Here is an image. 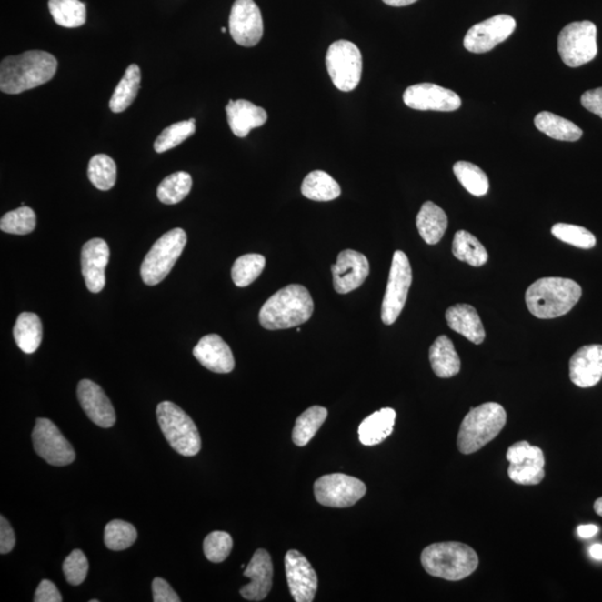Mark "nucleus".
<instances>
[{
	"label": "nucleus",
	"mask_w": 602,
	"mask_h": 602,
	"mask_svg": "<svg viewBox=\"0 0 602 602\" xmlns=\"http://www.w3.org/2000/svg\"><path fill=\"white\" fill-rule=\"evenodd\" d=\"M57 59L47 52L28 51L4 58L0 64V90L21 94L44 85L55 76Z\"/></svg>",
	"instance_id": "nucleus-1"
},
{
	"label": "nucleus",
	"mask_w": 602,
	"mask_h": 602,
	"mask_svg": "<svg viewBox=\"0 0 602 602\" xmlns=\"http://www.w3.org/2000/svg\"><path fill=\"white\" fill-rule=\"evenodd\" d=\"M313 313L314 301L307 288L289 285L266 301L259 320L265 329H289L308 322Z\"/></svg>",
	"instance_id": "nucleus-2"
},
{
	"label": "nucleus",
	"mask_w": 602,
	"mask_h": 602,
	"mask_svg": "<svg viewBox=\"0 0 602 602\" xmlns=\"http://www.w3.org/2000/svg\"><path fill=\"white\" fill-rule=\"evenodd\" d=\"M579 284L571 279L547 277L535 281L526 293L530 313L540 319L561 317L581 298Z\"/></svg>",
	"instance_id": "nucleus-3"
},
{
	"label": "nucleus",
	"mask_w": 602,
	"mask_h": 602,
	"mask_svg": "<svg viewBox=\"0 0 602 602\" xmlns=\"http://www.w3.org/2000/svg\"><path fill=\"white\" fill-rule=\"evenodd\" d=\"M421 562L428 575L448 581L467 578L477 570V552L461 542H440L423 550Z\"/></svg>",
	"instance_id": "nucleus-4"
},
{
	"label": "nucleus",
	"mask_w": 602,
	"mask_h": 602,
	"mask_svg": "<svg viewBox=\"0 0 602 602\" xmlns=\"http://www.w3.org/2000/svg\"><path fill=\"white\" fill-rule=\"evenodd\" d=\"M507 412L500 404L488 402L471 408L464 417L457 436V447L463 454L480 451L505 428Z\"/></svg>",
	"instance_id": "nucleus-5"
},
{
	"label": "nucleus",
	"mask_w": 602,
	"mask_h": 602,
	"mask_svg": "<svg viewBox=\"0 0 602 602\" xmlns=\"http://www.w3.org/2000/svg\"><path fill=\"white\" fill-rule=\"evenodd\" d=\"M156 416L163 436L175 451L184 457H195L200 452V433L184 409L175 403L162 402L156 407Z\"/></svg>",
	"instance_id": "nucleus-6"
},
{
	"label": "nucleus",
	"mask_w": 602,
	"mask_h": 602,
	"mask_svg": "<svg viewBox=\"0 0 602 602\" xmlns=\"http://www.w3.org/2000/svg\"><path fill=\"white\" fill-rule=\"evenodd\" d=\"M184 229L176 228L163 235L145 256L141 266V277L147 286L160 284L174 268L186 245Z\"/></svg>",
	"instance_id": "nucleus-7"
},
{
	"label": "nucleus",
	"mask_w": 602,
	"mask_h": 602,
	"mask_svg": "<svg viewBox=\"0 0 602 602\" xmlns=\"http://www.w3.org/2000/svg\"><path fill=\"white\" fill-rule=\"evenodd\" d=\"M557 51L569 67H580L594 61L598 54L597 27L589 21L567 25L557 37Z\"/></svg>",
	"instance_id": "nucleus-8"
},
{
	"label": "nucleus",
	"mask_w": 602,
	"mask_h": 602,
	"mask_svg": "<svg viewBox=\"0 0 602 602\" xmlns=\"http://www.w3.org/2000/svg\"><path fill=\"white\" fill-rule=\"evenodd\" d=\"M326 65L334 85L339 91L350 92L358 86L363 73V56L354 43H333L326 55Z\"/></svg>",
	"instance_id": "nucleus-9"
},
{
	"label": "nucleus",
	"mask_w": 602,
	"mask_h": 602,
	"mask_svg": "<svg viewBox=\"0 0 602 602\" xmlns=\"http://www.w3.org/2000/svg\"><path fill=\"white\" fill-rule=\"evenodd\" d=\"M412 279V268L407 256L401 250L395 251L382 305V320L385 325H393L398 319L406 304Z\"/></svg>",
	"instance_id": "nucleus-10"
},
{
	"label": "nucleus",
	"mask_w": 602,
	"mask_h": 602,
	"mask_svg": "<svg viewBox=\"0 0 602 602\" xmlns=\"http://www.w3.org/2000/svg\"><path fill=\"white\" fill-rule=\"evenodd\" d=\"M316 500L329 507H349L366 495V486L357 477L333 473L315 482Z\"/></svg>",
	"instance_id": "nucleus-11"
},
{
	"label": "nucleus",
	"mask_w": 602,
	"mask_h": 602,
	"mask_svg": "<svg viewBox=\"0 0 602 602\" xmlns=\"http://www.w3.org/2000/svg\"><path fill=\"white\" fill-rule=\"evenodd\" d=\"M507 460L510 462L507 475L517 485L537 486L544 481L546 460L540 447L527 441L517 442L507 450Z\"/></svg>",
	"instance_id": "nucleus-12"
},
{
	"label": "nucleus",
	"mask_w": 602,
	"mask_h": 602,
	"mask_svg": "<svg viewBox=\"0 0 602 602\" xmlns=\"http://www.w3.org/2000/svg\"><path fill=\"white\" fill-rule=\"evenodd\" d=\"M32 438L35 452L51 466L66 467L75 461L72 444L49 419H37Z\"/></svg>",
	"instance_id": "nucleus-13"
},
{
	"label": "nucleus",
	"mask_w": 602,
	"mask_h": 602,
	"mask_svg": "<svg viewBox=\"0 0 602 602\" xmlns=\"http://www.w3.org/2000/svg\"><path fill=\"white\" fill-rule=\"evenodd\" d=\"M516 27L515 18L509 15H497L468 29L464 37V47L475 54L490 52L498 44L507 41L515 32Z\"/></svg>",
	"instance_id": "nucleus-14"
},
{
	"label": "nucleus",
	"mask_w": 602,
	"mask_h": 602,
	"mask_svg": "<svg viewBox=\"0 0 602 602\" xmlns=\"http://www.w3.org/2000/svg\"><path fill=\"white\" fill-rule=\"evenodd\" d=\"M229 31L236 44L254 47L264 35V21L254 0H236L231 8Z\"/></svg>",
	"instance_id": "nucleus-15"
},
{
	"label": "nucleus",
	"mask_w": 602,
	"mask_h": 602,
	"mask_svg": "<svg viewBox=\"0 0 602 602\" xmlns=\"http://www.w3.org/2000/svg\"><path fill=\"white\" fill-rule=\"evenodd\" d=\"M403 100L406 106L417 111L452 112L458 110L462 105L456 92L431 83L409 86L404 93Z\"/></svg>",
	"instance_id": "nucleus-16"
},
{
	"label": "nucleus",
	"mask_w": 602,
	"mask_h": 602,
	"mask_svg": "<svg viewBox=\"0 0 602 602\" xmlns=\"http://www.w3.org/2000/svg\"><path fill=\"white\" fill-rule=\"evenodd\" d=\"M285 569L294 600L314 601L318 589V577L307 557L297 550H289L285 557Z\"/></svg>",
	"instance_id": "nucleus-17"
},
{
	"label": "nucleus",
	"mask_w": 602,
	"mask_h": 602,
	"mask_svg": "<svg viewBox=\"0 0 602 602\" xmlns=\"http://www.w3.org/2000/svg\"><path fill=\"white\" fill-rule=\"evenodd\" d=\"M334 288L338 294H349L364 284L369 275V263L363 254L344 250L332 266Z\"/></svg>",
	"instance_id": "nucleus-18"
},
{
	"label": "nucleus",
	"mask_w": 602,
	"mask_h": 602,
	"mask_svg": "<svg viewBox=\"0 0 602 602\" xmlns=\"http://www.w3.org/2000/svg\"><path fill=\"white\" fill-rule=\"evenodd\" d=\"M77 397L83 411L97 426L110 428L115 426L116 416L110 398L101 386L90 379L78 383Z\"/></svg>",
	"instance_id": "nucleus-19"
},
{
	"label": "nucleus",
	"mask_w": 602,
	"mask_h": 602,
	"mask_svg": "<svg viewBox=\"0 0 602 602\" xmlns=\"http://www.w3.org/2000/svg\"><path fill=\"white\" fill-rule=\"evenodd\" d=\"M108 260H110V248L106 241L94 238L83 246L82 274L91 293H101L105 287V268Z\"/></svg>",
	"instance_id": "nucleus-20"
},
{
	"label": "nucleus",
	"mask_w": 602,
	"mask_h": 602,
	"mask_svg": "<svg viewBox=\"0 0 602 602\" xmlns=\"http://www.w3.org/2000/svg\"><path fill=\"white\" fill-rule=\"evenodd\" d=\"M244 576L251 581L248 585L241 587L240 595L249 601L264 600L273 588L274 579L273 560L268 551L256 550L253 559L246 566Z\"/></svg>",
	"instance_id": "nucleus-21"
},
{
	"label": "nucleus",
	"mask_w": 602,
	"mask_h": 602,
	"mask_svg": "<svg viewBox=\"0 0 602 602\" xmlns=\"http://www.w3.org/2000/svg\"><path fill=\"white\" fill-rule=\"evenodd\" d=\"M571 382L581 388H589L602 378V345H587L577 350L569 363Z\"/></svg>",
	"instance_id": "nucleus-22"
},
{
	"label": "nucleus",
	"mask_w": 602,
	"mask_h": 602,
	"mask_svg": "<svg viewBox=\"0 0 602 602\" xmlns=\"http://www.w3.org/2000/svg\"><path fill=\"white\" fill-rule=\"evenodd\" d=\"M194 356L202 366L214 373L226 374L235 368L234 354L219 335L210 334L202 337L194 349Z\"/></svg>",
	"instance_id": "nucleus-23"
},
{
	"label": "nucleus",
	"mask_w": 602,
	"mask_h": 602,
	"mask_svg": "<svg viewBox=\"0 0 602 602\" xmlns=\"http://www.w3.org/2000/svg\"><path fill=\"white\" fill-rule=\"evenodd\" d=\"M226 111L231 131L238 137H246L251 130L263 126L268 120L263 107L246 100H230Z\"/></svg>",
	"instance_id": "nucleus-24"
},
{
	"label": "nucleus",
	"mask_w": 602,
	"mask_h": 602,
	"mask_svg": "<svg viewBox=\"0 0 602 602\" xmlns=\"http://www.w3.org/2000/svg\"><path fill=\"white\" fill-rule=\"evenodd\" d=\"M446 322L450 328L473 344L485 342L486 330L475 307L467 304H457L446 310Z\"/></svg>",
	"instance_id": "nucleus-25"
},
{
	"label": "nucleus",
	"mask_w": 602,
	"mask_h": 602,
	"mask_svg": "<svg viewBox=\"0 0 602 602\" xmlns=\"http://www.w3.org/2000/svg\"><path fill=\"white\" fill-rule=\"evenodd\" d=\"M396 412L393 408H382L365 418L358 428L359 441L365 446L381 444L393 433Z\"/></svg>",
	"instance_id": "nucleus-26"
},
{
	"label": "nucleus",
	"mask_w": 602,
	"mask_h": 602,
	"mask_svg": "<svg viewBox=\"0 0 602 602\" xmlns=\"http://www.w3.org/2000/svg\"><path fill=\"white\" fill-rule=\"evenodd\" d=\"M429 362L433 372L441 378H451L460 372L461 359L452 340L442 335L429 348Z\"/></svg>",
	"instance_id": "nucleus-27"
},
{
	"label": "nucleus",
	"mask_w": 602,
	"mask_h": 602,
	"mask_svg": "<svg viewBox=\"0 0 602 602\" xmlns=\"http://www.w3.org/2000/svg\"><path fill=\"white\" fill-rule=\"evenodd\" d=\"M447 216L440 206L431 201L422 206L416 216V226L427 245L440 243L447 229Z\"/></svg>",
	"instance_id": "nucleus-28"
},
{
	"label": "nucleus",
	"mask_w": 602,
	"mask_h": 602,
	"mask_svg": "<svg viewBox=\"0 0 602 602\" xmlns=\"http://www.w3.org/2000/svg\"><path fill=\"white\" fill-rule=\"evenodd\" d=\"M535 125L537 130L557 141L576 142L582 136L581 128L574 122L551 112H540L535 118Z\"/></svg>",
	"instance_id": "nucleus-29"
},
{
	"label": "nucleus",
	"mask_w": 602,
	"mask_h": 602,
	"mask_svg": "<svg viewBox=\"0 0 602 602\" xmlns=\"http://www.w3.org/2000/svg\"><path fill=\"white\" fill-rule=\"evenodd\" d=\"M13 334L15 342L24 353H35L43 338L41 318L34 313H22L14 326Z\"/></svg>",
	"instance_id": "nucleus-30"
},
{
	"label": "nucleus",
	"mask_w": 602,
	"mask_h": 602,
	"mask_svg": "<svg viewBox=\"0 0 602 602\" xmlns=\"http://www.w3.org/2000/svg\"><path fill=\"white\" fill-rule=\"evenodd\" d=\"M301 194L313 201H332L342 194L336 180L324 171H313L305 177Z\"/></svg>",
	"instance_id": "nucleus-31"
},
{
	"label": "nucleus",
	"mask_w": 602,
	"mask_h": 602,
	"mask_svg": "<svg viewBox=\"0 0 602 602\" xmlns=\"http://www.w3.org/2000/svg\"><path fill=\"white\" fill-rule=\"evenodd\" d=\"M141 83V70L136 64L126 68L125 76H123L120 83L113 92L110 101V108L112 112L122 113L130 107L132 103L135 102L137 93L140 90Z\"/></svg>",
	"instance_id": "nucleus-32"
},
{
	"label": "nucleus",
	"mask_w": 602,
	"mask_h": 602,
	"mask_svg": "<svg viewBox=\"0 0 602 602\" xmlns=\"http://www.w3.org/2000/svg\"><path fill=\"white\" fill-rule=\"evenodd\" d=\"M452 253L457 259L472 266H481L488 259L485 246L466 230L457 231L454 236Z\"/></svg>",
	"instance_id": "nucleus-33"
},
{
	"label": "nucleus",
	"mask_w": 602,
	"mask_h": 602,
	"mask_svg": "<svg viewBox=\"0 0 602 602\" xmlns=\"http://www.w3.org/2000/svg\"><path fill=\"white\" fill-rule=\"evenodd\" d=\"M48 8L59 26L77 28L86 22V6L81 0H49Z\"/></svg>",
	"instance_id": "nucleus-34"
},
{
	"label": "nucleus",
	"mask_w": 602,
	"mask_h": 602,
	"mask_svg": "<svg viewBox=\"0 0 602 602\" xmlns=\"http://www.w3.org/2000/svg\"><path fill=\"white\" fill-rule=\"evenodd\" d=\"M328 411L322 406H312L301 414L296 421L293 441L297 446H306L327 419Z\"/></svg>",
	"instance_id": "nucleus-35"
},
{
	"label": "nucleus",
	"mask_w": 602,
	"mask_h": 602,
	"mask_svg": "<svg viewBox=\"0 0 602 602\" xmlns=\"http://www.w3.org/2000/svg\"><path fill=\"white\" fill-rule=\"evenodd\" d=\"M192 189V177L180 171L166 176L157 187V197L166 205H176L186 199Z\"/></svg>",
	"instance_id": "nucleus-36"
},
{
	"label": "nucleus",
	"mask_w": 602,
	"mask_h": 602,
	"mask_svg": "<svg viewBox=\"0 0 602 602\" xmlns=\"http://www.w3.org/2000/svg\"><path fill=\"white\" fill-rule=\"evenodd\" d=\"M454 175L460 181V184L476 196H483L487 194L488 184L486 172L473 163L467 161H458L453 166Z\"/></svg>",
	"instance_id": "nucleus-37"
},
{
	"label": "nucleus",
	"mask_w": 602,
	"mask_h": 602,
	"mask_svg": "<svg viewBox=\"0 0 602 602\" xmlns=\"http://www.w3.org/2000/svg\"><path fill=\"white\" fill-rule=\"evenodd\" d=\"M266 266L264 256L248 254L235 261L231 269V277L236 287H246L254 283L263 273Z\"/></svg>",
	"instance_id": "nucleus-38"
},
{
	"label": "nucleus",
	"mask_w": 602,
	"mask_h": 602,
	"mask_svg": "<svg viewBox=\"0 0 602 602\" xmlns=\"http://www.w3.org/2000/svg\"><path fill=\"white\" fill-rule=\"evenodd\" d=\"M116 172L115 160L106 155L94 156L88 163V179L101 191L111 190L115 186Z\"/></svg>",
	"instance_id": "nucleus-39"
},
{
	"label": "nucleus",
	"mask_w": 602,
	"mask_h": 602,
	"mask_svg": "<svg viewBox=\"0 0 602 602\" xmlns=\"http://www.w3.org/2000/svg\"><path fill=\"white\" fill-rule=\"evenodd\" d=\"M196 133V120L181 121L165 128L156 137L155 150L163 153L175 149Z\"/></svg>",
	"instance_id": "nucleus-40"
},
{
	"label": "nucleus",
	"mask_w": 602,
	"mask_h": 602,
	"mask_svg": "<svg viewBox=\"0 0 602 602\" xmlns=\"http://www.w3.org/2000/svg\"><path fill=\"white\" fill-rule=\"evenodd\" d=\"M137 531L131 523L122 520H113L107 523L105 531V542L108 549L122 551L135 544Z\"/></svg>",
	"instance_id": "nucleus-41"
},
{
	"label": "nucleus",
	"mask_w": 602,
	"mask_h": 602,
	"mask_svg": "<svg viewBox=\"0 0 602 602\" xmlns=\"http://www.w3.org/2000/svg\"><path fill=\"white\" fill-rule=\"evenodd\" d=\"M36 215L33 209L22 206L21 208L8 212L0 220V229L12 235H28L35 229Z\"/></svg>",
	"instance_id": "nucleus-42"
},
{
	"label": "nucleus",
	"mask_w": 602,
	"mask_h": 602,
	"mask_svg": "<svg viewBox=\"0 0 602 602\" xmlns=\"http://www.w3.org/2000/svg\"><path fill=\"white\" fill-rule=\"evenodd\" d=\"M551 234L557 239L564 241L566 244L577 246L581 249H591L596 246V236L592 232L584 228V226L557 224L552 226Z\"/></svg>",
	"instance_id": "nucleus-43"
},
{
	"label": "nucleus",
	"mask_w": 602,
	"mask_h": 602,
	"mask_svg": "<svg viewBox=\"0 0 602 602\" xmlns=\"http://www.w3.org/2000/svg\"><path fill=\"white\" fill-rule=\"evenodd\" d=\"M234 541L229 533L214 531L206 536L204 542V551L206 559L214 564H220L229 557Z\"/></svg>",
	"instance_id": "nucleus-44"
},
{
	"label": "nucleus",
	"mask_w": 602,
	"mask_h": 602,
	"mask_svg": "<svg viewBox=\"0 0 602 602\" xmlns=\"http://www.w3.org/2000/svg\"><path fill=\"white\" fill-rule=\"evenodd\" d=\"M63 572L68 584L80 586L86 579L88 561L81 550H74L63 564Z\"/></svg>",
	"instance_id": "nucleus-45"
},
{
	"label": "nucleus",
	"mask_w": 602,
	"mask_h": 602,
	"mask_svg": "<svg viewBox=\"0 0 602 602\" xmlns=\"http://www.w3.org/2000/svg\"><path fill=\"white\" fill-rule=\"evenodd\" d=\"M153 601L155 602H180V597L172 589L165 579L156 578L152 584Z\"/></svg>",
	"instance_id": "nucleus-46"
},
{
	"label": "nucleus",
	"mask_w": 602,
	"mask_h": 602,
	"mask_svg": "<svg viewBox=\"0 0 602 602\" xmlns=\"http://www.w3.org/2000/svg\"><path fill=\"white\" fill-rule=\"evenodd\" d=\"M35 602H62L61 592L58 591L55 584L52 581L43 580L39 584L38 588L34 596Z\"/></svg>",
	"instance_id": "nucleus-47"
},
{
	"label": "nucleus",
	"mask_w": 602,
	"mask_h": 602,
	"mask_svg": "<svg viewBox=\"0 0 602 602\" xmlns=\"http://www.w3.org/2000/svg\"><path fill=\"white\" fill-rule=\"evenodd\" d=\"M16 539H15V532L5 517H0V554L7 555L14 549Z\"/></svg>",
	"instance_id": "nucleus-48"
},
{
	"label": "nucleus",
	"mask_w": 602,
	"mask_h": 602,
	"mask_svg": "<svg viewBox=\"0 0 602 602\" xmlns=\"http://www.w3.org/2000/svg\"><path fill=\"white\" fill-rule=\"evenodd\" d=\"M581 105L586 110L602 118V87L582 94Z\"/></svg>",
	"instance_id": "nucleus-49"
},
{
	"label": "nucleus",
	"mask_w": 602,
	"mask_h": 602,
	"mask_svg": "<svg viewBox=\"0 0 602 602\" xmlns=\"http://www.w3.org/2000/svg\"><path fill=\"white\" fill-rule=\"evenodd\" d=\"M598 532L599 527L595 525H586L578 527V535L584 537V539H589V537H595Z\"/></svg>",
	"instance_id": "nucleus-50"
},
{
	"label": "nucleus",
	"mask_w": 602,
	"mask_h": 602,
	"mask_svg": "<svg viewBox=\"0 0 602 602\" xmlns=\"http://www.w3.org/2000/svg\"><path fill=\"white\" fill-rule=\"evenodd\" d=\"M383 2L392 7H406L416 3L417 0H383Z\"/></svg>",
	"instance_id": "nucleus-51"
},
{
	"label": "nucleus",
	"mask_w": 602,
	"mask_h": 602,
	"mask_svg": "<svg viewBox=\"0 0 602 602\" xmlns=\"http://www.w3.org/2000/svg\"><path fill=\"white\" fill-rule=\"evenodd\" d=\"M589 554L595 560H602V545H592L589 549Z\"/></svg>",
	"instance_id": "nucleus-52"
},
{
	"label": "nucleus",
	"mask_w": 602,
	"mask_h": 602,
	"mask_svg": "<svg viewBox=\"0 0 602 602\" xmlns=\"http://www.w3.org/2000/svg\"><path fill=\"white\" fill-rule=\"evenodd\" d=\"M594 509L597 515L602 517V497L599 498H597L595 505H594Z\"/></svg>",
	"instance_id": "nucleus-53"
},
{
	"label": "nucleus",
	"mask_w": 602,
	"mask_h": 602,
	"mask_svg": "<svg viewBox=\"0 0 602 602\" xmlns=\"http://www.w3.org/2000/svg\"><path fill=\"white\" fill-rule=\"evenodd\" d=\"M221 32L224 33V34L226 33V27H222Z\"/></svg>",
	"instance_id": "nucleus-54"
},
{
	"label": "nucleus",
	"mask_w": 602,
	"mask_h": 602,
	"mask_svg": "<svg viewBox=\"0 0 602 602\" xmlns=\"http://www.w3.org/2000/svg\"><path fill=\"white\" fill-rule=\"evenodd\" d=\"M97 601H98V600H96V599H93V600H91V602H97Z\"/></svg>",
	"instance_id": "nucleus-55"
}]
</instances>
